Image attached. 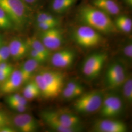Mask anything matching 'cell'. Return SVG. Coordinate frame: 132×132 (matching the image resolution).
Returning <instances> with one entry per match:
<instances>
[{
	"instance_id": "1",
	"label": "cell",
	"mask_w": 132,
	"mask_h": 132,
	"mask_svg": "<svg viewBox=\"0 0 132 132\" xmlns=\"http://www.w3.org/2000/svg\"><path fill=\"white\" fill-rule=\"evenodd\" d=\"M77 18L83 24L99 32L108 34L118 31L110 16L92 5L80 7L77 12Z\"/></svg>"
},
{
	"instance_id": "2",
	"label": "cell",
	"mask_w": 132,
	"mask_h": 132,
	"mask_svg": "<svg viewBox=\"0 0 132 132\" xmlns=\"http://www.w3.org/2000/svg\"><path fill=\"white\" fill-rule=\"evenodd\" d=\"M40 116L44 121L56 132H77L82 130L80 118L71 112L44 111Z\"/></svg>"
},
{
	"instance_id": "3",
	"label": "cell",
	"mask_w": 132,
	"mask_h": 132,
	"mask_svg": "<svg viewBox=\"0 0 132 132\" xmlns=\"http://www.w3.org/2000/svg\"><path fill=\"white\" fill-rule=\"evenodd\" d=\"M0 7L9 16L15 28L22 29L28 25L31 7L22 0H0Z\"/></svg>"
},
{
	"instance_id": "4",
	"label": "cell",
	"mask_w": 132,
	"mask_h": 132,
	"mask_svg": "<svg viewBox=\"0 0 132 132\" xmlns=\"http://www.w3.org/2000/svg\"><path fill=\"white\" fill-rule=\"evenodd\" d=\"M104 96L103 93L100 90L83 93L75 101L73 108L80 113H93L100 110Z\"/></svg>"
},
{
	"instance_id": "5",
	"label": "cell",
	"mask_w": 132,
	"mask_h": 132,
	"mask_svg": "<svg viewBox=\"0 0 132 132\" xmlns=\"http://www.w3.org/2000/svg\"><path fill=\"white\" fill-rule=\"evenodd\" d=\"M72 36L76 44L86 48L95 47L98 45L102 40L100 32L84 24L76 29Z\"/></svg>"
},
{
	"instance_id": "6",
	"label": "cell",
	"mask_w": 132,
	"mask_h": 132,
	"mask_svg": "<svg viewBox=\"0 0 132 132\" xmlns=\"http://www.w3.org/2000/svg\"><path fill=\"white\" fill-rule=\"evenodd\" d=\"M108 55L105 52L94 53L87 57L82 67V71L88 79H93L99 76Z\"/></svg>"
},
{
	"instance_id": "7",
	"label": "cell",
	"mask_w": 132,
	"mask_h": 132,
	"mask_svg": "<svg viewBox=\"0 0 132 132\" xmlns=\"http://www.w3.org/2000/svg\"><path fill=\"white\" fill-rule=\"evenodd\" d=\"M127 77L124 67L118 62H114L109 66L105 74L107 87L116 89L121 87Z\"/></svg>"
},
{
	"instance_id": "8",
	"label": "cell",
	"mask_w": 132,
	"mask_h": 132,
	"mask_svg": "<svg viewBox=\"0 0 132 132\" xmlns=\"http://www.w3.org/2000/svg\"><path fill=\"white\" fill-rule=\"evenodd\" d=\"M123 107L122 100L118 95L110 94L105 96L100 109L101 116L105 118L116 117L122 112Z\"/></svg>"
},
{
	"instance_id": "9",
	"label": "cell",
	"mask_w": 132,
	"mask_h": 132,
	"mask_svg": "<svg viewBox=\"0 0 132 132\" xmlns=\"http://www.w3.org/2000/svg\"><path fill=\"white\" fill-rule=\"evenodd\" d=\"M38 38L51 51L61 47L64 41L63 32L58 27L41 31Z\"/></svg>"
},
{
	"instance_id": "10",
	"label": "cell",
	"mask_w": 132,
	"mask_h": 132,
	"mask_svg": "<svg viewBox=\"0 0 132 132\" xmlns=\"http://www.w3.org/2000/svg\"><path fill=\"white\" fill-rule=\"evenodd\" d=\"M93 130L97 132H126L127 127L122 121L106 118L96 121Z\"/></svg>"
},
{
	"instance_id": "11",
	"label": "cell",
	"mask_w": 132,
	"mask_h": 132,
	"mask_svg": "<svg viewBox=\"0 0 132 132\" xmlns=\"http://www.w3.org/2000/svg\"><path fill=\"white\" fill-rule=\"evenodd\" d=\"M12 120L14 126L20 132H35L39 127L37 121L28 113H21L15 116Z\"/></svg>"
},
{
	"instance_id": "12",
	"label": "cell",
	"mask_w": 132,
	"mask_h": 132,
	"mask_svg": "<svg viewBox=\"0 0 132 132\" xmlns=\"http://www.w3.org/2000/svg\"><path fill=\"white\" fill-rule=\"evenodd\" d=\"M76 58L75 52L71 49L62 50L54 53L51 57L52 65L59 68H65L71 66Z\"/></svg>"
},
{
	"instance_id": "13",
	"label": "cell",
	"mask_w": 132,
	"mask_h": 132,
	"mask_svg": "<svg viewBox=\"0 0 132 132\" xmlns=\"http://www.w3.org/2000/svg\"><path fill=\"white\" fill-rule=\"evenodd\" d=\"M8 47L10 56L15 61H18L27 56L29 50V46L27 40L20 38H13L10 41Z\"/></svg>"
},
{
	"instance_id": "14",
	"label": "cell",
	"mask_w": 132,
	"mask_h": 132,
	"mask_svg": "<svg viewBox=\"0 0 132 132\" xmlns=\"http://www.w3.org/2000/svg\"><path fill=\"white\" fill-rule=\"evenodd\" d=\"M40 73L57 96L61 93L64 81V76L63 73L53 71H43Z\"/></svg>"
},
{
	"instance_id": "15",
	"label": "cell",
	"mask_w": 132,
	"mask_h": 132,
	"mask_svg": "<svg viewBox=\"0 0 132 132\" xmlns=\"http://www.w3.org/2000/svg\"><path fill=\"white\" fill-rule=\"evenodd\" d=\"M24 84L20 70H14L9 77L0 86V90L4 94H11Z\"/></svg>"
},
{
	"instance_id": "16",
	"label": "cell",
	"mask_w": 132,
	"mask_h": 132,
	"mask_svg": "<svg viewBox=\"0 0 132 132\" xmlns=\"http://www.w3.org/2000/svg\"><path fill=\"white\" fill-rule=\"evenodd\" d=\"M92 5L109 16L118 15L121 11L116 0H92Z\"/></svg>"
},
{
	"instance_id": "17",
	"label": "cell",
	"mask_w": 132,
	"mask_h": 132,
	"mask_svg": "<svg viewBox=\"0 0 132 132\" xmlns=\"http://www.w3.org/2000/svg\"><path fill=\"white\" fill-rule=\"evenodd\" d=\"M40 64L38 62L30 58L24 62L19 69L22 76L24 83L29 81Z\"/></svg>"
},
{
	"instance_id": "18",
	"label": "cell",
	"mask_w": 132,
	"mask_h": 132,
	"mask_svg": "<svg viewBox=\"0 0 132 132\" xmlns=\"http://www.w3.org/2000/svg\"><path fill=\"white\" fill-rule=\"evenodd\" d=\"M77 1V0H52L50 8L55 14H63L74 5Z\"/></svg>"
},
{
	"instance_id": "19",
	"label": "cell",
	"mask_w": 132,
	"mask_h": 132,
	"mask_svg": "<svg viewBox=\"0 0 132 132\" xmlns=\"http://www.w3.org/2000/svg\"><path fill=\"white\" fill-rule=\"evenodd\" d=\"M34 80L38 85L41 94L43 95V96L47 98H52L57 96L43 79L40 73L36 76Z\"/></svg>"
},
{
	"instance_id": "20",
	"label": "cell",
	"mask_w": 132,
	"mask_h": 132,
	"mask_svg": "<svg viewBox=\"0 0 132 132\" xmlns=\"http://www.w3.org/2000/svg\"><path fill=\"white\" fill-rule=\"evenodd\" d=\"M113 22L117 29L126 33L132 31V20L127 15L119 14Z\"/></svg>"
},
{
	"instance_id": "21",
	"label": "cell",
	"mask_w": 132,
	"mask_h": 132,
	"mask_svg": "<svg viewBox=\"0 0 132 132\" xmlns=\"http://www.w3.org/2000/svg\"><path fill=\"white\" fill-rule=\"evenodd\" d=\"M29 47L35 50L48 59L51 55V51L45 47L39 38L32 37L27 40Z\"/></svg>"
},
{
	"instance_id": "22",
	"label": "cell",
	"mask_w": 132,
	"mask_h": 132,
	"mask_svg": "<svg viewBox=\"0 0 132 132\" xmlns=\"http://www.w3.org/2000/svg\"><path fill=\"white\" fill-rule=\"evenodd\" d=\"M41 94L38 85L34 80L30 81L24 87L23 95L27 100H31L37 97Z\"/></svg>"
},
{
	"instance_id": "23",
	"label": "cell",
	"mask_w": 132,
	"mask_h": 132,
	"mask_svg": "<svg viewBox=\"0 0 132 132\" xmlns=\"http://www.w3.org/2000/svg\"><path fill=\"white\" fill-rule=\"evenodd\" d=\"M38 22L51 23L59 26L60 24V20L58 17L51 13L45 12H40L35 16V23Z\"/></svg>"
},
{
	"instance_id": "24",
	"label": "cell",
	"mask_w": 132,
	"mask_h": 132,
	"mask_svg": "<svg viewBox=\"0 0 132 132\" xmlns=\"http://www.w3.org/2000/svg\"><path fill=\"white\" fill-rule=\"evenodd\" d=\"M122 94L124 99L128 103L132 102V76H127L122 85Z\"/></svg>"
},
{
	"instance_id": "25",
	"label": "cell",
	"mask_w": 132,
	"mask_h": 132,
	"mask_svg": "<svg viewBox=\"0 0 132 132\" xmlns=\"http://www.w3.org/2000/svg\"><path fill=\"white\" fill-rule=\"evenodd\" d=\"M13 28L14 24L12 21L3 9L0 7V29L9 30Z\"/></svg>"
},
{
	"instance_id": "26",
	"label": "cell",
	"mask_w": 132,
	"mask_h": 132,
	"mask_svg": "<svg viewBox=\"0 0 132 132\" xmlns=\"http://www.w3.org/2000/svg\"><path fill=\"white\" fill-rule=\"evenodd\" d=\"M66 87L73 91L79 96L83 94L84 92V88L83 86L76 81H71L69 82L67 84Z\"/></svg>"
},
{
	"instance_id": "27",
	"label": "cell",
	"mask_w": 132,
	"mask_h": 132,
	"mask_svg": "<svg viewBox=\"0 0 132 132\" xmlns=\"http://www.w3.org/2000/svg\"><path fill=\"white\" fill-rule=\"evenodd\" d=\"M28 55H29V58L35 60V61L38 62L40 64H42L47 60L42 54L37 52L35 50L29 47V50L28 51Z\"/></svg>"
},
{
	"instance_id": "28",
	"label": "cell",
	"mask_w": 132,
	"mask_h": 132,
	"mask_svg": "<svg viewBox=\"0 0 132 132\" xmlns=\"http://www.w3.org/2000/svg\"><path fill=\"white\" fill-rule=\"evenodd\" d=\"M28 100L26 99L23 96H22L19 94H14L10 95L6 98L7 103L10 102H20L25 105L28 104Z\"/></svg>"
},
{
	"instance_id": "29",
	"label": "cell",
	"mask_w": 132,
	"mask_h": 132,
	"mask_svg": "<svg viewBox=\"0 0 132 132\" xmlns=\"http://www.w3.org/2000/svg\"><path fill=\"white\" fill-rule=\"evenodd\" d=\"M10 57L8 45L4 44L0 47V63L6 62Z\"/></svg>"
},
{
	"instance_id": "30",
	"label": "cell",
	"mask_w": 132,
	"mask_h": 132,
	"mask_svg": "<svg viewBox=\"0 0 132 132\" xmlns=\"http://www.w3.org/2000/svg\"><path fill=\"white\" fill-rule=\"evenodd\" d=\"M61 93L63 97L67 100L74 99L79 97V96L73 91L67 87H65L64 89H62Z\"/></svg>"
},
{
	"instance_id": "31",
	"label": "cell",
	"mask_w": 132,
	"mask_h": 132,
	"mask_svg": "<svg viewBox=\"0 0 132 132\" xmlns=\"http://www.w3.org/2000/svg\"><path fill=\"white\" fill-rule=\"evenodd\" d=\"M11 122V120L8 114L0 111V127L10 126Z\"/></svg>"
},
{
	"instance_id": "32",
	"label": "cell",
	"mask_w": 132,
	"mask_h": 132,
	"mask_svg": "<svg viewBox=\"0 0 132 132\" xmlns=\"http://www.w3.org/2000/svg\"><path fill=\"white\" fill-rule=\"evenodd\" d=\"M37 28L40 30V31L49 30L52 28L58 27L59 25L51 23H45V22H38L35 23Z\"/></svg>"
},
{
	"instance_id": "33",
	"label": "cell",
	"mask_w": 132,
	"mask_h": 132,
	"mask_svg": "<svg viewBox=\"0 0 132 132\" xmlns=\"http://www.w3.org/2000/svg\"><path fill=\"white\" fill-rule=\"evenodd\" d=\"M10 107L19 113H24L27 109V105H24L17 103L11 102L7 103Z\"/></svg>"
},
{
	"instance_id": "34",
	"label": "cell",
	"mask_w": 132,
	"mask_h": 132,
	"mask_svg": "<svg viewBox=\"0 0 132 132\" xmlns=\"http://www.w3.org/2000/svg\"><path fill=\"white\" fill-rule=\"evenodd\" d=\"M123 54L128 59L132 60V43H129L123 48Z\"/></svg>"
},
{
	"instance_id": "35",
	"label": "cell",
	"mask_w": 132,
	"mask_h": 132,
	"mask_svg": "<svg viewBox=\"0 0 132 132\" xmlns=\"http://www.w3.org/2000/svg\"><path fill=\"white\" fill-rule=\"evenodd\" d=\"M14 70V69H12L5 70H0V86L9 77Z\"/></svg>"
},
{
	"instance_id": "36",
	"label": "cell",
	"mask_w": 132,
	"mask_h": 132,
	"mask_svg": "<svg viewBox=\"0 0 132 132\" xmlns=\"http://www.w3.org/2000/svg\"><path fill=\"white\" fill-rule=\"evenodd\" d=\"M25 4L28 5L29 7H31L37 5L40 0H22Z\"/></svg>"
},
{
	"instance_id": "37",
	"label": "cell",
	"mask_w": 132,
	"mask_h": 132,
	"mask_svg": "<svg viewBox=\"0 0 132 132\" xmlns=\"http://www.w3.org/2000/svg\"><path fill=\"white\" fill-rule=\"evenodd\" d=\"M15 130L10 127V126H5L1 128V132H14Z\"/></svg>"
},
{
	"instance_id": "38",
	"label": "cell",
	"mask_w": 132,
	"mask_h": 132,
	"mask_svg": "<svg viewBox=\"0 0 132 132\" xmlns=\"http://www.w3.org/2000/svg\"><path fill=\"white\" fill-rule=\"evenodd\" d=\"M125 5H127L129 8L132 7V0H123Z\"/></svg>"
},
{
	"instance_id": "39",
	"label": "cell",
	"mask_w": 132,
	"mask_h": 132,
	"mask_svg": "<svg viewBox=\"0 0 132 132\" xmlns=\"http://www.w3.org/2000/svg\"><path fill=\"white\" fill-rule=\"evenodd\" d=\"M4 44V41H3V38L2 37V35L0 34V47Z\"/></svg>"
},
{
	"instance_id": "40",
	"label": "cell",
	"mask_w": 132,
	"mask_h": 132,
	"mask_svg": "<svg viewBox=\"0 0 132 132\" xmlns=\"http://www.w3.org/2000/svg\"><path fill=\"white\" fill-rule=\"evenodd\" d=\"M1 128H2L0 127V132H1Z\"/></svg>"
}]
</instances>
